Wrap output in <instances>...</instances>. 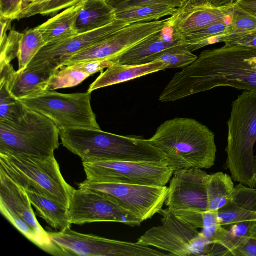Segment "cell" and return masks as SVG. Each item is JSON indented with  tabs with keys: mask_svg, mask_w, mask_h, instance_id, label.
<instances>
[{
	"mask_svg": "<svg viewBox=\"0 0 256 256\" xmlns=\"http://www.w3.org/2000/svg\"><path fill=\"white\" fill-rule=\"evenodd\" d=\"M235 186L229 175L222 172L208 174L206 189L208 210L218 211L231 200Z\"/></svg>",
	"mask_w": 256,
	"mask_h": 256,
	"instance_id": "obj_25",
	"label": "cell"
},
{
	"mask_svg": "<svg viewBox=\"0 0 256 256\" xmlns=\"http://www.w3.org/2000/svg\"><path fill=\"white\" fill-rule=\"evenodd\" d=\"M58 70L52 64L43 62L16 71L10 64L0 70V77L6 79L10 94L20 100L47 90L51 77Z\"/></svg>",
	"mask_w": 256,
	"mask_h": 256,
	"instance_id": "obj_16",
	"label": "cell"
},
{
	"mask_svg": "<svg viewBox=\"0 0 256 256\" xmlns=\"http://www.w3.org/2000/svg\"><path fill=\"white\" fill-rule=\"evenodd\" d=\"M232 18L210 26L182 36L184 42L192 52L206 46L220 42V40L232 32Z\"/></svg>",
	"mask_w": 256,
	"mask_h": 256,
	"instance_id": "obj_27",
	"label": "cell"
},
{
	"mask_svg": "<svg viewBox=\"0 0 256 256\" xmlns=\"http://www.w3.org/2000/svg\"><path fill=\"white\" fill-rule=\"evenodd\" d=\"M0 170L24 190L68 206L75 189L66 182L54 156L0 154Z\"/></svg>",
	"mask_w": 256,
	"mask_h": 256,
	"instance_id": "obj_5",
	"label": "cell"
},
{
	"mask_svg": "<svg viewBox=\"0 0 256 256\" xmlns=\"http://www.w3.org/2000/svg\"><path fill=\"white\" fill-rule=\"evenodd\" d=\"M46 45L41 33L36 28L22 33L17 56L18 70L26 68Z\"/></svg>",
	"mask_w": 256,
	"mask_h": 256,
	"instance_id": "obj_30",
	"label": "cell"
},
{
	"mask_svg": "<svg viewBox=\"0 0 256 256\" xmlns=\"http://www.w3.org/2000/svg\"><path fill=\"white\" fill-rule=\"evenodd\" d=\"M218 211L202 212L200 235L212 244L218 242L226 234L228 229L223 227L218 218Z\"/></svg>",
	"mask_w": 256,
	"mask_h": 256,
	"instance_id": "obj_35",
	"label": "cell"
},
{
	"mask_svg": "<svg viewBox=\"0 0 256 256\" xmlns=\"http://www.w3.org/2000/svg\"><path fill=\"white\" fill-rule=\"evenodd\" d=\"M218 218L226 228L236 223L256 220V188L238 184L230 201L218 210Z\"/></svg>",
	"mask_w": 256,
	"mask_h": 256,
	"instance_id": "obj_20",
	"label": "cell"
},
{
	"mask_svg": "<svg viewBox=\"0 0 256 256\" xmlns=\"http://www.w3.org/2000/svg\"><path fill=\"white\" fill-rule=\"evenodd\" d=\"M128 25L129 24L123 21L116 20L112 24L102 28L48 44L28 66L46 62L58 70L64 66L66 62L73 56Z\"/></svg>",
	"mask_w": 256,
	"mask_h": 256,
	"instance_id": "obj_15",
	"label": "cell"
},
{
	"mask_svg": "<svg viewBox=\"0 0 256 256\" xmlns=\"http://www.w3.org/2000/svg\"><path fill=\"white\" fill-rule=\"evenodd\" d=\"M230 34L220 40V42L236 40L256 31V17L240 8L235 4L232 16Z\"/></svg>",
	"mask_w": 256,
	"mask_h": 256,
	"instance_id": "obj_32",
	"label": "cell"
},
{
	"mask_svg": "<svg viewBox=\"0 0 256 256\" xmlns=\"http://www.w3.org/2000/svg\"><path fill=\"white\" fill-rule=\"evenodd\" d=\"M250 236L256 238V220L253 222L250 226Z\"/></svg>",
	"mask_w": 256,
	"mask_h": 256,
	"instance_id": "obj_47",
	"label": "cell"
},
{
	"mask_svg": "<svg viewBox=\"0 0 256 256\" xmlns=\"http://www.w3.org/2000/svg\"><path fill=\"white\" fill-rule=\"evenodd\" d=\"M60 130L46 116L28 109L14 122L0 121V154L54 156Z\"/></svg>",
	"mask_w": 256,
	"mask_h": 256,
	"instance_id": "obj_6",
	"label": "cell"
},
{
	"mask_svg": "<svg viewBox=\"0 0 256 256\" xmlns=\"http://www.w3.org/2000/svg\"><path fill=\"white\" fill-rule=\"evenodd\" d=\"M148 140L162 151L174 171L208 169L214 164V134L196 120L176 118L166 120Z\"/></svg>",
	"mask_w": 256,
	"mask_h": 256,
	"instance_id": "obj_2",
	"label": "cell"
},
{
	"mask_svg": "<svg viewBox=\"0 0 256 256\" xmlns=\"http://www.w3.org/2000/svg\"><path fill=\"white\" fill-rule=\"evenodd\" d=\"M0 202L21 216L46 244L49 254L62 256V252L38 221L26 190L0 170Z\"/></svg>",
	"mask_w": 256,
	"mask_h": 256,
	"instance_id": "obj_17",
	"label": "cell"
},
{
	"mask_svg": "<svg viewBox=\"0 0 256 256\" xmlns=\"http://www.w3.org/2000/svg\"><path fill=\"white\" fill-rule=\"evenodd\" d=\"M12 20L0 16V44L4 42L7 38V32L11 28Z\"/></svg>",
	"mask_w": 256,
	"mask_h": 256,
	"instance_id": "obj_45",
	"label": "cell"
},
{
	"mask_svg": "<svg viewBox=\"0 0 256 256\" xmlns=\"http://www.w3.org/2000/svg\"><path fill=\"white\" fill-rule=\"evenodd\" d=\"M166 69V64L157 61L135 66L114 63L101 72L90 86L88 92H92L100 88L126 82Z\"/></svg>",
	"mask_w": 256,
	"mask_h": 256,
	"instance_id": "obj_21",
	"label": "cell"
},
{
	"mask_svg": "<svg viewBox=\"0 0 256 256\" xmlns=\"http://www.w3.org/2000/svg\"><path fill=\"white\" fill-rule=\"evenodd\" d=\"M78 188L98 194L130 212L142 222L160 213L165 204L167 186L113 182H90L78 184Z\"/></svg>",
	"mask_w": 256,
	"mask_h": 256,
	"instance_id": "obj_10",
	"label": "cell"
},
{
	"mask_svg": "<svg viewBox=\"0 0 256 256\" xmlns=\"http://www.w3.org/2000/svg\"><path fill=\"white\" fill-rule=\"evenodd\" d=\"M233 256H256V238L248 237L234 251Z\"/></svg>",
	"mask_w": 256,
	"mask_h": 256,
	"instance_id": "obj_41",
	"label": "cell"
},
{
	"mask_svg": "<svg viewBox=\"0 0 256 256\" xmlns=\"http://www.w3.org/2000/svg\"><path fill=\"white\" fill-rule=\"evenodd\" d=\"M198 56L193 54L185 44L168 48L154 54L146 59L144 64L160 62L168 68H184L195 61Z\"/></svg>",
	"mask_w": 256,
	"mask_h": 256,
	"instance_id": "obj_29",
	"label": "cell"
},
{
	"mask_svg": "<svg viewBox=\"0 0 256 256\" xmlns=\"http://www.w3.org/2000/svg\"><path fill=\"white\" fill-rule=\"evenodd\" d=\"M62 256H162L167 255L137 242L110 240L75 232L70 228L57 232H48Z\"/></svg>",
	"mask_w": 256,
	"mask_h": 256,
	"instance_id": "obj_11",
	"label": "cell"
},
{
	"mask_svg": "<svg viewBox=\"0 0 256 256\" xmlns=\"http://www.w3.org/2000/svg\"><path fill=\"white\" fill-rule=\"evenodd\" d=\"M224 44H239L256 48V31L236 40L227 42Z\"/></svg>",
	"mask_w": 256,
	"mask_h": 256,
	"instance_id": "obj_43",
	"label": "cell"
},
{
	"mask_svg": "<svg viewBox=\"0 0 256 256\" xmlns=\"http://www.w3.org/2000/svg\"><path fill=\"white\" fill-rule=\"evenodd\" d=\"M253 222L236 223L229 226L222 238L212 245L209 256H233L234 251L248 237L250 230Z\"/></svg>",
	"mask_w": 256,
	"mask_h": 256,
	"instance_id": "obj_28",
	"label": "cell"
},
{
	"mask_svg": "<svg viewBox=\"0 0 256 256\" xmlns=\"http://www.w3.org/2000/svg\"><path fill=\"white\" fill-rule=\"evenodd\" d=\"M112 58L82 62L74 64L76 67L90 76L102 72L114 64Z\"/></svg>",
	"mask_w": 256,
	"mask_h": 256,
	"instance_id": "obj_38",
	"label": "cell"
},
{
	"mask_svg": "<svg viewBox=\"0 0 256 256\" xmlns=\"http://www.w3.org/2000/svg\"><path fill=\"white\" fill-rule=\"evenodd\" d=\"M26 191L40 216L51 227L59 231L70 228L68 207L34 192Z\"/></svg>",
	"mask_w": 256,
	"mask_h": 256,
	"instance_id": "obj_24",
	"label": "cell"
},
{
	"mask_svg": "<svg viewBox=\"0 0 256 256\" xmlns=\"http://www.w3.org/2000/svg\"><path fill=\"white\" fill-rule=\"evenodd\" d=\"M179 8L168 4H152L134 7L116 12V20L128 24L158 20L176 14Z\"/></svg>",
	"mask_w": 256,
	"mask_h": 256,
	"instance_id": "obj_26",
	"label": "cell"
},
{
	"mask_svg": "<svg viewBox=\"0 0 256 256\" xmlns=\"http://www.w3.org/2000/svg\"><path fill=\"white\" fill-rule=\"evenodd\" d=\"M172 22L163 30L148 36L112 58L114 63L130 66L142 64L152 56L168 48L184 44L182 38L174 34Z\"/></svg>",
	"mask_w": 256,
	"mask_h": 256,
	"instance_id": "obj_19",
	"label": "cell"
},
{
	"mask_svg": "<svg viewBox=\"0 0 256 256\" xmlns=\"http://www.w3.org/2000/svg\"><path fill=\"white\" fill-rule=\"evenodd\" d=\"M60 138L63 146L82 162H166L162 151L142 137L122 136L100 129L74 128L60 130Z\"/></svg>",
	"mask_w": 256,
	"mask_h": 256,
	"instance_id": "obj_3",
	"label": "cell"
},
{
	"mask_svg": "<svg viewBox=\"0 0 256 256\" xmlns=\"http://www.w3.org/2000/svg\"></svg>",
	"mask_w": 256,
	"mask_h": 256,
	"instance_id": "obj_48",
	"label": "cell"
},
{
	"mask_svg": "<svg viewBox=\"0 0 256 256\" xmlns=\"http://www.w3.org/2000/svg\"><path fill=\"white\" fill-rule=\"evenodd\" d=\"M228 136L224 168L232 180L250 188H256V92L246 90L232 103L227 122Z\"/></svg>",
	"mask_w": 256,
	"mask_h": 256,
	"instance_id": "obj_4",
	"label": "cell"
},
{
	"mask_svg": "<svg viewBox=\"0 0 256 256\" xmlns=\"http://www.w3.org/2000/svg\"><path fill=\"white\" fill-rule=\"evenodd\" d=\"M22 34L10 30L6 40L0 44V70L17 58Z\"/></svg>",
	"mask_w": 256,
	"mask_h": 256,
	"instance_id": "obj_37",
	"label": "cell"
},
{
	"mask_svg": "<svg viewBox=\"0 0 256 256\" xmlns=\"http://www.w3.org/2000/svg\"><path fill=\"white\" fill-rule=\"evenodd\" d=\"M68 210L72 224L108 222L136 226L143 222L107 198L79 188L74 190Z\"/></svg>",
	"mask_w": 256,
	"mask_h": 256,
	"instance_id": "obj_13",
	"label": "cell"
},
{
	"mask_svg": "<svg viewBox=\"0 0 256 256\" xmlns=\"http://www.w3.org/2000/svg\"><path fill=\"white\" fill-rule=\"evenodd\" d=\"M235 2L236 0H187L184 6H223L232 5Z\"/></svg>",
	"mask_w": 256,
	"mask_h": 256,
	"instance_id": "obj_42",
	"label": "cell"
},
{
	"mask_svg": "<svg viewBox=\"0 0 256 256\" xmlns=\"http://www.w3.org/2000/svg\"><path fill=\"white\" fill-rule=\"evenodd\" d=\"M220 86L256 92V48L226 44L206 50L176 72L160 96L174 102Z\"/></svg>",
	"mask_w": 256,
	"mask_h": 256,
	"instance_id": "obj_1",
	"label": "cell"
},
{
	"mask_svg": "<svg viewBox=\"0 0 256 256\" xmlns=\"http://www.w3.org/2000/svg\"><path fill=\"white\" fill-rule=\"evenodd\" d=\"M237 6L256 17V0H236Z\"/></svg>",
	"mask_w": 256,
	"mask_h": 256,
	"instance_id": "obj_44",
	"label": "cell"
},
{
	"mask_svg": "<svg viewBox=\"0 0 256 256\" xmlns=\"http://www.w3.org/2000/svg\"><path fill=\"white\" fill-rule=\"evenodd\" d=\"M83 2L82 0L36 27L41 33L46 45L77 35L75 23Z\"/></svg>",
	"mask_w": 256,
	"mask_h": 256,
	"instance_id": "obj_23",
	"label": "cell"
},
{
	"mask_svg": "<svg viewBox=\"0 0 256 256\" xmlns=\"http://www.w3.org/2000/svg\"><path fill=\"white\" fill-rule=\"evenodd\" d=\"M86 181L150 186H165L174 170L166 162L100 161L82 162Z\"/></svg>",
	"mask_w": 256,
	"mask_h": 256,
	"instance_id": "obj_9",
	"label": "cell"
},
{
	"mask_svg": "<svg viewBox=\"0 0 256 256\" xmlns=\"http://www.w3.org/2000/svg\"><path fill=\"white\" fill-rule=\"evenodd\" d=\"M28 110L20 100L10 94L6 79L0 77V121L16 122Z\"/></svg>",
	"mask_w": 256,
	"mask_h": 256,
	"instance_id": "obj_31",
	"label": "cell"
},
{
	"mask_svg": "<svg viewBox=\"0 0 256 256\" xmlns=\"http://www.w3.org/2000/svg\"><path fill=\"white\" fill-rule=\"evenodd\" d=\"M23 0H0V16L16 20L22 11Z\"/></svg>",
	"mask_w": 256,
	"mask_h": 256,
	"instance_id": "obj_39",
	"label": "cell"
},
{
	"mask_svg": "<svg viewBox=\"0 0 256 256\" xmlns=\"http://www.w3.org/2000/svg\"><path fill=\"white\" fill-rule=\"evenodd\" d=\"M163 20L128 25L70 58L64 66L92 60L112 58L148 36L163 30L172 22Z\"/></svg>",
	"mask_w": 256,
	"mask_h": 256,
	"instance_id": "obj_12",
	"label": "cell"
},
{
	"mask_svg": "<svg viewBox=\"0 0 256 256\" xmlns=\"http://www.w3.org/2000/svg\"><path fill=\"white\" fill-rule=\"evenodd\" d=\"M116 12L134 7L152 4H168L178 8L184 7L187 0H106Z\"/></svg>",
	"mask_w": 256,
	"mask_h": 256,
	"instance_id": "obj_36",
	"label": "cell"
},
{
	"mask_svg": "<svg viewBox=\"0 0 256 256\" xmlns=\"http://www.w3.org/2000/svg\"><path fill=\"white\" fill-rule=\"evenodd\" d=\"M160 214L161 224L147 230L138 243L169 252V255L210 256L212 244L200 235L198 229L168 208Z\"/></svg>",
	"mask_w": 256,
	"mask_h": 256,
	"instance_id": "obj_8",
	"label": "cell"
},
{
	"mask_svg": "<svg viewBox=\"0 0 256 256\" xmlns=\"http://www.w3.org/2000/svg\"><path fill=\"white\" fill-rule=\"evenodd\" d=\"M202 169L192 168L174 171L165 202L172 212L188 209L208 210L206 179Z\"/></svg>",
	"mask_w": 256,
	"mask_h": 256,
	"instance_id": "obj_14",
	"label": "cell"
},
{
	"mask_svg": "<svg viewBox=\"0 0 256 256\" xmlns=\"http://www.w3.org/2000/svg\"><path fill=\"white\" fill-rule=\"evenodd\" d=\"M82 0H50L40 12L42 16H56L60 10L78 4Z\"/></svg>",
	"mask_w": 256,
	"mask_h": 256,
	"instance_id": "obj_40",
	"label": "cell"
},
{
	"mask_svg": "<svg viewBox=\"0 0 256 256\" xmlns=\"http://www.w3.org/2000/svg\"><path fill=\"white\" fill-rule=\"evenodd\" d=\"M91 93L62 94L47 90L20 101L29 110L52 120L60 130L100 129L91 106Z\"/></svg>",
	"mask_w": 256,
	"mask_h": 256,
	"instance_id": "obj_7",
	"label": "cell"
},
{
	"mask_svg": "<svg viewBox=\"0 0 256 256\" xmlns=\"http://www.w3.org/2000/svg\"><path fill=\"white\" fill-rule=\"evenodd\" d=\"M38 0H23L22 4V11L28 6L37 2Z\"/></svg>",
	"mask_w": 256,
	"mask_h": 256,
	"instance_id": "obj_46",
	"label": "cell"
},
{
	"mask_svg": "<svg viewBox=\"0 0 256 256\" xmlns=\"http://www.w3.org/2000/svg\"></svg>",
	"mask_w": 256,
	"mask_h": 256,
	"instance_id": "obj_49",
	"label": "cell"
},
{
	"mask_svg": "<svg viewBox=\"0 0 256 256\" xmlns=\"http://www.w3.org/2000/svg\"><path fill=\"white\" fill-rule=\"evenodd\" d=\"M235 3L223 6H184L173 16L172 26L180 37L232 18Z\"/></svg>",
	"mask_w": 256,
	"mask_h": 256,
	"instance_id": "obj_18",
	"label": "cell"
},
{
	"mask_svg": "<svg viewBox=\"0 0 256 256\" xmlns=\"http://www.w3.org/2000/svg\"><path fill=\"white\" fill-rule=\"evenodd\" d=\"M90 76L78 68L74 64L58 69L51 77L48 90L72 88L78 86Z\"/></svg>",
	"mask_w": 256,
	"mask_h": 256,
	"instance_id": "obj_33",
	"label": "cell"
},
{
	"mask_svg": "<svg viewBox=\"0 0 256 256\" xmlns=\"http://www.w3.org/2000/svg\"><path fill=\"white\" fill-rule=\"evenodd\" d=\"M116 20L114 10L106 0H84L76 20V32L78 34L94 31Z\"/></svg>",
	"mask_w": 256,
	"mask_h": 256,
	"instance_id": "obj_22",
	"label": "cell"
},
{
	"mask_svg": "<svg viewBox=\"0 0 256 256\" xmlns=\"http://www.w3.org/2000/svg\"><path fill=\"white\" fill-rule=\"evenodd\" d=\"M0 210L2 214L26 238L40 248L49 253V249L46 244L21 216L1 202Z\"/></svg>",
	"mask_w": 256,
	"mask_h": 256,
	"instance_id": "obj_34",
	"label": "cell"
}]
</instances>
